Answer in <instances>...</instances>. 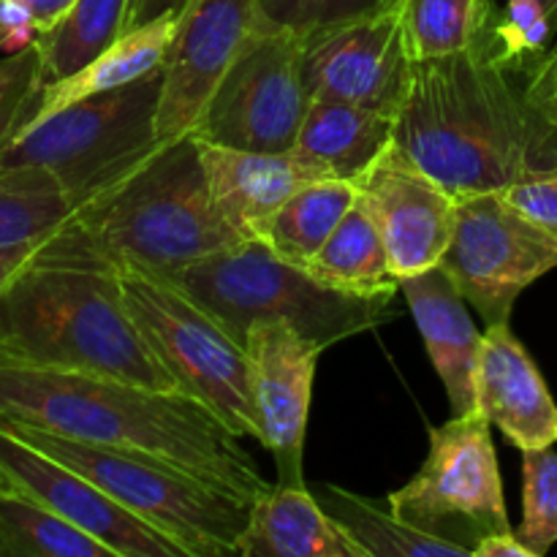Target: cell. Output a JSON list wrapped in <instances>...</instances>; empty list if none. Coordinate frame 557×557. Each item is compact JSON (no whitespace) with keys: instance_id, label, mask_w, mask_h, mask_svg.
Returning a JSON list of instances; mask_svg holds the SVG:
<instances>
[{"instance_id":"1","label":"cell","mask_w":557,"mask_h":557,"mask_svg":"<svg viewBox=\"0 0 557 557\" xmlns=\"http://www.w3.org/2000/svg\"><path fill=\"white\" fill-rule=\"evenodd\" d=\"M500 54L493 25L473 47L413 60L395 150L455 196L506 190L557 166V125Z\"/></svg>"},{"instance_id":"2","label":"cell","mask_w":557,"mask_h":557,"mask_svg":"<svg viewBox=\"0 0 557 557\" xmlns=\"http://www.w3.org/2000/svg\"><path fill=\"white\" fill-rule=\"evenodd\" d=\"M0 417L63 438L161 457L245 500L272 487L243 438L180 392L0 357Z\"/></svg>"},{"instance_id":"3","label":"cell","mask_w":557,"mask_h":557,"mask_svg":"<svg viewBox=\"0 0 557 557\" xmlns=\"http://www.w3.org/2000/svg\"><path fill=\"white\" fill-rule=\"evenodd\" d=\"M245 243L210 199L194 134L161 141L139 163L79 201L49 239L44 264L174 277Z\"/></svg>"},{"instance_id":"4","label":"cell","mask_w":557,"mask_h":557,"mask_svg":"<svg viewBox=\"0 0 557 557\" xmlns=\"http://www.w3.org/2000/svg\"><path fill=\"white\" fill-rule=\"evenodd\" d=\"M0 357L177 392L128 313L117 272L36 261L0 292Z\"/></svg>"},{"instance_id":"5","label":"cell","mask_w":557,"mask_h":557,"mask_svg":"<svg viewBox=\"0 0 557 557\" xmlns=\"http://www.w3.org/2000/svg\"><path fill=\"white\" fill-rule=\"evenodd\" d=\"M169 281L243 346L250 326L264 321H286L330 348L397 315L395 297H359L326 286L305 267L277 259L259 239L194 261Z\"/></svg>"},{"instance_id":"6","label":"cell","mask_w":557,"mask_h":557,"mask_svg":"<svg viewBox=\"0 0 557 557\" xmlns=\"http://www.w3.org/2000/svg\"><path fill=\"white\" fill-rule=\"evenodd\" d=\"M0 428L90 479L123 509L174 539L188 557L237 555L253 500L215 487L161 457L63 438L3 417Z\"/></svg>"},{"instance_id":"7","label":"cell","mask_w":557,"mask_h":557,"mask_svg":"<svg viewBox=\"0 0 557 557\" xmlns=\"http://www.w3.org/2000/svg\"><path fill=\"white\" fill-rule=\"evenodd\" d=\"M163 69L25 125L0 150L3 169H41L76 205L139 163L158 141Z\"/></svg>"},{"instance_id":"8","label":"cell","mask_w":557,"mask_h":557,"mask_svg":"<svg viewBox=\"0 0 557 557\" xmlns=\"http://www.w3.org/2000/svg\"><path fill=\"white\" fill-rule=\"evenodd\" d=\"M120 281L128 313L169 373L174 389L201 403L234 435L259 441L250 362L243 343L234 341L205 308L166 277L120 275Z\"/></svg>"},{"instance_id":"9","label":"cell","mask_w":557,"mask_h":557,"mask_svg":"<svg viewBox=\"0 0 557 557\" xmlns=\"http://www.w3.org/2000/svg\"><path fill=\"white\" fill-rule=\"evenodd\" d=\"M417 476L386 498L397 520L473 553L479 539L511 531L493 424L479 411L430 428Z\"/></svg>"},{"instance_id":"10","label":"cell","mask_w":557,"mask_h":557,"mask_svg":"<svg viewBox=\"0 0 557 557\" xmlns=\"http://www.w3.org/2000/svg\"><path fill=\"white\" fill-rule=\"evenodd\" d=\"M302 63V33L256 20L194 128L196 139L234 150H292L310 107Z\"/></svg>"},{"instance_id":"11","label":"cell","mask_w":557,"mask_h":557,"mask_svg":"<svg viewBox=\"0 0 557 557\" xmlns=\"http://www.w3.org/2000/svg\"><path fill=\"white\" fill-rule=\"evenodd\" d=\"M557 267V237L506 199L504 190L457 196L455 232L441 259L484 324H504L517 297Z\"/></svg>"},{"instance_id":"12","label":"cell","mask_w":557,"mask_h":557,"mask_svg":"<svg viewBox=\"0 0 557 557\" xmlns=\"http://www.w3.org/2000/svg\"><path fill=\"white\" fill-rule=\"evenodd\" d=\"M411 65L403 0L305 36L302 74L310 101H348L397 114Z\"/></svg>"},{"instance_id":"13","label":"cell","mask_w":557,"mask_h":557,"mask_svg":"<svg viewBox=\"0 0 557 557\" xmlns=\"http://www.w3.org/2000/svg\"><path fill=\"white\" fill-rule=\"evenodd\" d=\"M250 395L259 419V444L272 455L277 484H305V433L319 357L324 346L299 335L286 321L253 324L245 337Z\"/></svg>"},{"instance_id":"14","label":"cell","mask_w":557,"mask_h":557,"mask_svg":"<svg viewBox=\"0 0 557 557\" xmlns=\"http://www.w3.org/2000/svg\"><path fill=\"white\" fill-rule=\"evenodd\" d=\"M256 0H188L163 63L158 141L194 134L232 60L256 27Z\"/></svg>"},{"instance_id":"15","label":"cell","mask_w":557,"mask_h":557,"mask_svg":"<svg viewBox=\"0 0 557 557\" xmlns=\"http://www.w3.org/2000/svg\"><path fill=\"white\" fill-rule=\"evenodd\" d=\"M0 476L11 490L112 547L117 557H188L174 539L131 515L90 479L16 438L5 428H0Z\"/></svg>"},{"instance_id":"16","label":"cell","mask_w":557,"mask_h":557,"mask_svg":"<svg viewBox=\"0 0 557 557\" xmlns=\"http://www.w3.org/2000/svg\"><path fill=\"white\" fill-rule=\"evenodd\" d=\"M357 194L400 281L441 264L455 232L457 196L451 190L392 147L359 180Z\"/></svg>"},{"instance_id":"17","label":"cell","mask_w":557,"mask_h":557,"mask_svg":"<svg viewBox=\"0 0 557 557\" xmlns=\"http://www.w3.org/2000/svg\"><path fill=\"white\" fill-rule=\"evenodd\" d=\"M476 411L520 451L557 444V406L509 321L487 326L476 368Z\"/></svg>"},{"instance_id":"18","label":"cell","mask_w":557,"mask_h":557,"mask_svg":"<svg viewBox=\"0 0 557 557\" xmlns=\"http://www.w3.org/2000/svg\"><path fill=\"white\" fill-rule=\"evenodd\" d=\"M196 141L212 205L243 239H259L267 221L302 185L326 180L297 147L286 152H256Z\"/></svg>"},{"instance_id":"19","label":"cell","mask_w":557,"mask_h":557,"mask_svg":"<svg viewBox=\"0 0 557 557\" xmlns=\"http://www.w3.org/2000/svg\"><path fill=\"white\" fill-rule=\"evenodd\" d=\"M400 294L422 335L424 351L444 384L451 417L476 411V368L482 354V332L468 313V299L444 270L433 267L403 277Z\"/></svg>"},{"instance_id":"20","label":"cell","mask_w":557,"mask_h":557,"mask_svg":"<svg viewBox=\"0 0 557 557\" xmlns=\"http://www.w3.org/2000/svg\"><path fill=\"white\" fill-rule=\"evenodd\" d=\"M239 557H364L308 487L272 484L250 504Z\"/></svg>"},{"instance_id":"21","label":"cell","mask_w":557,"mask_h":557,"mask_svg":"<svg viewBox=\"0 0 557 557\" xmlns=\"http://www.w3.org/2000/svg\"><path fill=\"white\" fill-rule=\"evenodd\" d=\"M395 112L348 101H310L297 150L326 180L359 183L395 145Z\"/></svg>"},{"instance_id":"22","label":"cell","mask_w":557,"mask_h":557,"mask_svg":"<svg viewBox=\"0 0 557 557\" xmlns=\"http://www.w3.org/2000/svg\"><path fill=\"white\" fill-rule=\"evenodd\" d=\"M177 16L180 14H166L161 20L147 22V25L123 33L107 52L98 54L85 69L65 76V79L44 85L36 114L25 125L38 123V120L49 117V114L60 112L63 107L82 101V98H90L96 92L117 90V87L131 85V82L163 69L169 47H172L174 30H177Z\"/></svg>"},{"instance_id":"23","label":"cell","mask_w":557,"mask_h":557,"mask_svg":"<svg viewBox=\"0 0 557 557\" xmlns=\"http://www.w3.org/2000/svg\"><path fill=\"white\" fill-rule=\"evenodd\" d=\"M305 270L326 286L359 297H395L400 292V277L392 270L384 239L359 196Z\"/></svg>"},{"instance_id":"24","label":"cell","mask_w":557,"mask_h":557,"mask_svg":"<svg viewBox=\"0 0 557 557\" xmlns=\"http://www.w3.org/2000/svg\"><path fill=\"white\" fill-rule=\"evenodd\" d=\"M357 183L348 180H315L302 185L267 221L259 243H264L277 259L305 267L357 205Z\"/></svg>"},{"instance_id":"25","label":"cell","mask_w":557,"mask_h":557,"mask_svg":"<svg viewBox=\"0 0 557 557\" xmlns=\"http://www.w3.org/2000/svg\"><path fill=\"white\" fill-rule=\"evenodd\" d=\"M319 493V504L330 511L332 520L346 531L364 557H471L460 544L397 520L389 506L384 511L373 500L335 484H324Z\"/></svg>"},{"instance_id":"26","label":"cell","mask_w":557,"mask_h":557,"mask_svg":"<svg viewBox=\"0 0 557 557\" xmlns=\"http://www.w3.org/2000/svg\"><path fill=\"white\" fill-rule=\"evenodd\" d=\"M0 555L117 557L79 525L11 487L0 490Z\"/></svg>"},{"instance_id":"27","label":"cell","mask_w":557,"mask_h":557,"mask_svg":"<svg viewBox=\"0 0 557 557\" xmlns=\"http://www.w3.org/2000/svg\"><path fill=\"white\" fill-rule=\"evenodd\" d=\"M128 0H76L63 20L36 38L44 85L65 79L107 52L125 30Z\"/></svg>"},{"instance_id":"28","label":"cell","mask_w":557,"mask_h":557,"mask_svg":"<svg viewBox=\"0 0 557 557\" xmlns=\"http://www.w3.org/2000/svg\"><path fill=\"white\" fill-rule=\"evenodd\" d=\"M76 199L41 169L0 166V248L49 237L74 215Z\"/></svg>"},{"instance_id":"29","label":"cell","mask_w":557,"mask_h":557,"mask_svg":"<svg viewBox=\"0 0 557 557\" xmlns=\"http://www.w3.org/2000/svg\"><path fill=\"white\" fill-rule=\"evenodd\" d=\"M493 20V0H403V30L413 60L473 47Z\"/></svg>"},{"instance_id":"30","label":"cell","mask_w":557,"mask_h":557,"mask_svg":"<svg viewBox=\"0 0 557 557\" xmlns=\"http://www.w3.org/2000/svg\"><path fill=\"white\" fill-rule=\"evenodd\" d=\"M536 557L557 544V451H522V525L515 531Z\"/></svg>"},{"instance_id":"31","label":"cell","mask_w":557,"mask_h":557,"mask_svg":"<svg viewBox=\"0 0 557 557\" xmlns=\"http://www.w3.org/2000/svg\"><path fill=\"white\" fill-rule=\"evenodd\" d=\"M41 87V52L36 41L20 52L0 54V150L36 114Z\"/></svg>"},{"instance_id":"32","label":"cell","mask_w":557,"mask_h":557,"mask_svg":"<svg viewBox=\"0 0 557 557\" xmlns=\"http://www.w3.org/2000/svg\"><path fill=\"white\" fill-rule=\"evenodd\" d=\"M384 3L389 0H256V14L267 25L288 27L308 36L321 27L370 14Z\"/></svg>"},{"instance_id":"33","label":"cell","mask_w":557,"mask_h":557,"mask_svg":"<svg viewBox=\"0 0 557 557\" xmlns=\"http://www.w3.org/2000/svg\"><path fill=\"white\" fill-rule=\"evenodd\" d=\"M549 27L553 20L542 0H509L504 14L493 20V38L509 63L525 65L544 58Z\"/></svg>"},{"instance_id":"34","label":"cell","mask_w":557,"mask_h":557,"mask_svg":"<svg viewBox=\"0 0 557 557\" xmlns=\"http://www.w3.org/2000/svg\"><path fill=\"white\" fill-rule=\"evenodd\" d=\"M506 199L520 207L531 221L557 237V166L536 172L504 190Z\"/></svg>"},{"instance_id":"35","label":"cell","mask_w":557,"mask_h":557,"mask_svg":"<svg viewBox=\"0 0 557 557\" xmlns=\"http://www.w3.org/2000/svg\"><path fill=\"white\" fill-rule=\"evenodd\" d=\"M49 239H52V234H49V237H41V239H30V243L5 245V248H0V292H3V288L9 286L16 275H22L27 267H33L36 261H41Z\"/></svg>"},{"instance_id":"36","label":"cell","mask_w":557,"mask_h":557,"mask_svg":"<svg viewBox=\"0 0 557 557\" xmlns=\"http://www.w3.org/2000/svg\"><path fill=\"white\" fill-rule=\"evenodd\" d=\"M188 0H128V11H125V30H134V27L147 25V22H156L166 14H180L185 9Z\"/></svg>"},{"instance_id":"37","label":"cell","mask_w":557,"mask_h":557,"mask_svg":"<svg viewBox=\"0 0 557 557\" xmlns=\"http://www.w3.org/2000/svg\"><path fill=\"white\" fill-rule=\"evenodd\" d=\"M471 557H536V555L520 542V536H517L515 531H500V533H490V536L479 539Z\"/></svg>"},{"instance_id":"38","label":"cell","mask_w":557,"mask_h":557,"mask_svg":"<svg viewBox=\"0 0 557 557\" xmlns=\"http://www.w3.org/2000/svg\"><path fill=\"white\" fill-rule=\"evenodd\" d=\"M22 9L30 14L33 27H36L38 36H44L47 30H52L60 20L65 16V11L76 3V0H14Z\"/></svg>"},{"instance_id":"39","label":"cell","mask_w":557,"mask_h":557,"mask_svg":"<svg viewBox=\"0 0 557 557\" xmlns=\"http://www.w3.org/2000/svg\"><path fill=\"white\" fill-rule=\"evenodd\" d=\"M531 96L542 107L544 101L557 98V54L549 52L547 58H539L531 71Z\"/></svg>"},{"instance_id":"40","label":"cell","mask_w":557,"mask_h":557,"mask_svg":"<svg viewBox=\"0 0 557 557\" xmlns=\"http://www.w3.org/2000/svg\"><path fill=\"white\" fill-rule=\"evenodd\" d=\"M542 109H544V112H547V117L557 125V98H553V101H544Z\"/></svg>"},{"instance_id":"41","label":"cell","mask_w":557,"mask_h":557,"mask_svg":"<svg viewBox=\"0 0 557 557\" xmlns=\"http://www.w3.org/2000/svg\"><path fill=\"white\" fill-rule=\"evenodd\" d=\"M544 3V9H547V14H549V20H557V0H542Z\"/></svg>"},{"instance_id":"42","label":"cell","mask_w":557,"mask_h":557,"mask_svg":"<svg viewBox=\"0 0 557 557\" xmlns=\"http://www.w3.org/2000/svg\"><path fill=\"white\" fill-rule=\"evenodd\" d=\"M3 33H5V27H3V22H0V44H3Z\"/></svg>"},{"instance_id":"43","label":"cell","mask_w":557,"mask_h":557,"mask_svg":"<svg viewBox=\"0 0 557 557\" xmlns=\"http://www.w3.org/2000/svg\"><path fill=\"white\" fill-rule=\"evenodd\" d=\"M3 487H9V484H5V479L0 476V490H3Z\"/></svg>"},{"instance_id":"44","label":"cell","mask_w":557,"mask_h":557,"mask_svg":"<svg viewBox=\"0 0 557 557\" xmlns=\"http://www.w3.org/2000/svg\"><path fill=\"white\" fill-rule=\"evenodd\" d=\"M553 52H555V54H557V47H555V49H553Z\"/></svg>"}]
</instances>
